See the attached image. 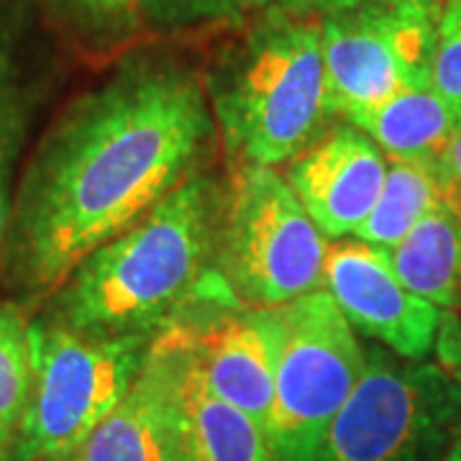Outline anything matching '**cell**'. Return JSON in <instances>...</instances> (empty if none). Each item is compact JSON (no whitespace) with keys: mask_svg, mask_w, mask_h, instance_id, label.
<instances>
[{"mask_svg":"<svg viewBox=\"0 0 461 461\" xmlns=\"http://www.w3.org/2000/svg\"><path fill=\"white\" fill-rule=\"evenodd\" d=\"M215 133L203 77L169 51H133L72 100L18 180L0 257L18 305L50 300L87 254L205 172Z\"/></svg>","mask_w":461,"mask_h":461,"instance_id":"cell-1","label":"cell"},{"mask_svg":"<svg viewBox=\"0 0 461 461\" xmlns=\"http://www.w3.org/2000/svg\"><path fill=\"white\" fill-rule=\"evenodd\" d=\"M226 185L200 172L87 254L44 318L85 333L154 339L215 275Z\"/></svg>","mask_w":461,"mask_h":461,"instance_id":"cell-2","label":"cell"},{"mask_svg":"<svg viewBox=\"0 0 461 461\" xmlns=\"http://www.w3.org/2000/svg\"><path fill=\"white\" fill-rule=\"evenodd\" d=\"M230 167H277L330 129L318 18L262 11L203 77Z\"/></svg>","mask_w":461,"mask_h":461,"instance_id":"cell-3","label":"cell"},{"mask_svg":"<svg viewBox=\"0 0 461 461\" xmlns=\"http://www.w3.org/2000/svg\"><path fill=\"white\" fill-rule=\"evenodd\" d=\"M32 395L11 461H57L129 395L154 339L85 333L44 315L29 326Z\"/></svg>","mask_w":461,"mask_h":461,"instance_id":"cell-4","label":"cell"},{"mask_svg":"<svg viewBox=\"0 0 461 461\" xmlns=\"http://www.w3.org/2000/svg\"><path fill=\"white\" fill-rule=\"evenodd\" d=\"M329 239L277 167L230 169L215 275L247 305L280 308L323 290Z\"/></svg>","mask_w":461,"mask_h":461,"instance_id":"cell-5","label":"cell"},{"mask_svg":"<svg viewBox=\"0 0 461 461\" xmlns=\"http://www.w3.org/2000/svg\"><path fill=\"white\" fill-rule=\"evenodd\" d=\"M269 441L277 461H318L333 418L357 390L366 348L326 290L280 305Z\"/></svg>","mask_w":461,"mask_h":461,"instance_id":"cell-6","label":"cell"},{"mask_svg":"<svg viewBox=\"0 0 461 461\" xmlns=\"http://www.w3.org/2000/svg\"><path fill=\"white\" fill-rule=\"evenodd\" d=\"M461 418V387L441 366L366 348L357 390L333 418L318 461H430Z\"/></svg>","mask_w":461,"mask_h":461,"instance_id":"cell-7","label":"cell"},{"mask_svg":"<svg viewBox=\"0 0 461 461\" xmlns=\"http://www.w3.org/2000/svg\"><path fill=\"white\" fill-rule=\"evenodd\" d=\"M444 0H339L318 14L333 118L430 85V62Z\"/></svg>","mask_w":461,"mask_h":461,"instance_id":"cell-8","label":"cell"},{"mask_svg":"<svg viewBox=\"0 0 461 461\" xmlns=\"http://www.w3.org/2000/svg\"><path fill=\"white\" fill-rule=\"evenodd\" d=\"M162 330L193 359L215 395L264 429L269 426L280 354V308L247 305L213 275Z\"/></svg>","mask_w":461,"mask_h":461,"instance_id":"cell-9","label":"cell"},{"mask_svg":"<svg viewBox=\"0 0 461 461\" xmlns=\"http://www.w3.org/2000/svg\"><path fill=\"white\" fill-rule=\"evenodd\" d=\"M323 290L333 297L351 329L400 359L423 362L436 351L444 311L402 285L384 249L359 239L333 241Z\"/></svg>","mask_w":461,"mask_h":461,"instance_id":"cell-10","label":"cell"},{"mask_svg":"<svg viewBox=\"0 0 461 461\" xmlns=\"http://www.w3.org/2000/svg\"><path fill=\"white\" fill-rule=\"evenodd\" d=\"M285 180L326 239H351L382 195L387 157L362 129L341 121L287 162Z\"/></svg>","mask_w":461,"mask_h":461,"instance_id":"cell-11","label":"cell"},{"mask_svg":"<svg viewBox=\"0 0 461 461\" xmlns=\"http://www.w3.org/2000/svg\"><path fill=\"white\" fill-rule=\"evenodd\" d=\"M57 461H185L172 369L154 341L129 395L83 444Z\"/></svg>","mask_w":461,"mask_h":461,"instance_id":"cell-12","label":"cell"},{"mask_svg":"<svg viewBox=\"0 0 461 461\" xmlns=\"http://www.w3.org/2000/svg\"><path fill=\"white\" fill-rule=\"evenodd\" d=\"M154 346L172 369L185 461H277L267 429L215 395L180 344L159 330Z\"/></svg>","mask_w":461,"mask_h":461,"instance_id":"cell-13","label":"cell"},{"mask_svg":"<svg viewBox=\"0 0 461 461\" xmlns=\"http://www.w3.org/2000/svg\"><path fill=\"white\" fill-rule=\"evenodd\" d=\"M377 144L387 159L444 167L448 147L461 129L456 113L430 87H405L393 98L348 118Z\"/></svg>","mask_w":461,"mask_h":461,"instance_id":"cell-14","label":"cell"},{"mask_svg":"<svg viewBox=\"0 0 461 461\" xmlns=\"http://www.w3.org/2000/svg\"><path fill=\"white\" fill-rule=\"evenodd\" d=\"M39 103V72L33 69L26 29L16 8L0 16V257L14 213L18 157Z\"/></svg>","mask_w":461,"mask_h":461,"instance_id":"cell-15","label":"cell"},{"mask_svg":"<svg viewBox=\"0 0 461 461\" xmlns=\"http://www.w3.org/2000/svg\"><path fill=\"white\" fill-rule=\"evenodd\" d=\"M395 275L438 311L461 305V195L429 213L393 249Z\"/></svg>","mask_w":461,"mask_h":461,"instance_id":"cell-16","label":"cell"},{"mask_svg":"<svg viewBox=\"0 0 461 461\" xmlns=\"http://www.w3.org/2000/svg\"><path fill=\"white\" fill-rule=\"evenodd\" d=\"M461 195L444 167L387 159V180L375 211L351 239L379 249L397 247L423 218Z\"/></svg>","mask_w":461,"mask_h":461,"instance_id":"cell-17","label":"cell"},{"mask_svg":"<svg viewBox=\"0 0 461 461\" xmlns=\"http://www.w3.org/2000/svg\"><path fill=\"white\" fill-rule=\"evenodd\" d=\"M32 321L18 303H0V461H11L32 395Z\"/></svg>","mask_w":461,"mask_h":461,"instance_id":"cell-18","label":"cell"},{"mask_svg":"<svg viewBox=\"0 0 461 461\" xmlns=\"http://www.w3.org/2000/svg\"><path fill=\"white\" fill-rule=\"evenodd\" d=\"M51 14L90 44H111L131 33L139 18L136 0H47Z\"/></svg>","mask_w":461,"mask_h":461,"instance_id":"cell-19","label":"cell"},{"mask_svg":"<svg viewBox=\"0 0 461 461\" xmlns=\"http://www.w3.org/2000/svg\"><path fill=\"white\" fill-rule=\"evenodd\" d=\"M141 23L154 32H187L211 23L236 21L247 0H136Z\"/></svg>","mask_w":461,"mask_h":461,"instance_id":"cell-20","label":"cell"},{"mask_svg":"<svg viewBox=\"0 0 461 461\" xmlns=\"http://www.w3.org/2000/svg\"><path fill=\"white\" fill-rule=\"evenodd\" d=\"M430 87L461 121V0L441 3L430 62Z\"/></svg>","mask_w":461,"mask_h":461,"instance_id":"cell-21","label":"cell"},{"mask_svg":"<svg viewBox=\"0 0 461 461\" xmlns=\"http://www.w3.org/2000/svg\"><path fill=\"white\" fill-rule=\"evenodd\" d=\"M436 351L441 359V369L461 387V326L448 315H444Z\"/></svg>","mask_w":461,"mask_h":461,"instance_id":"cell-22","label":"cell"},{"mask_svg":"<svg viewBox=\"0 0 461 461\" xmlns=\"http://www.w3.org/2000/svg\"><path fill=\"white\" fill-rule=\"evenodd\" d=\"M339 0H247V11H287V14H308L318 16Z\"/></svg>","mask_w":461,"mask_h":461,"instance_id":"cell-23","label":"cell"},{"mask_svg":"<svg viewBox=\"0 0 461 461\" xmlns=\"http://www.w3.org/2000/svg\"><path fill=\"white\" fill-rule=\"evenodd\" d=\"M446 172L451 175V180L456 182V187L461 190V129L454 136L448 154H446Z\"/></svg>","mask_w":461,"mask_h":461,"instance_id":"cell-24","label":"cell"},{"mask_svg":"<svg viewBox=\"0 0 461 461\" xmlns=\"http://www.w3.org/2000/svg\"><path fill=\"white\" fill-rule=\"evenodd\" d=\"M438 461H461V418L459 423L454 426V430H451V436H448Z\"/></svg>","mask_w":461,"mask_h":461,"instance_id":"cell-25","label":"cell"},{"mask_svg":"<svg viewBox=\"0 0 461 461\" xmlns=\"http://www.w3.org/2000/svg\"><path fill=\"white\" fill-rule=\"evenodd\" d=\"M0 3H3V0H0Z\"/></svg>","mask_w":461,"mask_h":461,"instance_id":"cell-26","label":"cell"}]
</instances>
